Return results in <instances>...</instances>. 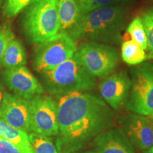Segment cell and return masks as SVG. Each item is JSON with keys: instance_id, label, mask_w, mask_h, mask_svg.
<instances>
[{"instance_id": "cell-14", "label": "cell", "mask_w": 153, "mask_h": 153, "mask_svg": "<svg viewBox=\"0 0 153 153\" xmlns=\"http://www.w3.org/2000/svg\"><path fill=\"white\" fill-rule=\"evenodd\" d=\"M60 31L68 33L81 18L82 12L75 0H56Z\"/></svg>"}, {"instance_id": "cell-9", "label": "cell", "mask_w": 153, "mask_h": 153, "mask_svg": "<svg viewBox=\"0 0 153 153\" xmlns=\"http://www.w3.org/2000/svg\"><path fill=\"white\" fill-rule=\"evenodd\" d=\"M1 79L15 95L27 100L45 91L43 86L25 66L5 69L1 72Z\"/></svg>"}, {"instance_id": "cell-7", "label": "cell", "mask_w": 153, "mask_h": 153, "mask_svg": "<svg viewBox=\"0 0 153 153\" xmlns=\"http://www.w3.org/2000/svg\"><path fill=\"white\" fill-rule=\"evenodd\" d=\"M82 64L94 77L104 78L114 72L120 62L115 48L96 42H84L76 51Z\"/></svg>"}, {"instance_id": "cell-13", "label": "cell", "mask_w": 153, "mask_h": 153, "mask_svg": "<svg viewBox=\"0 0 153 153\" xmlns=\"http://www.w3.org/2000/svg\"><path fill=\"white\" fill-rule=\"evenodd\" d=\"M97 153H135V149L121 128L105 131L93 140Z\"/></svg>"}, {"instance_id": "cell-12", "label": "cell", "mask_w": 153, "mask_h": 153, "mask_svg": "<svg viewBox=\"0 0 153 153\" xmlns=\"http://www.w3.org/2000/svg\"><path fill=\"white\" fill-rule=\"evenodd\" d=\"M131 81L125 71L108 75L100 82L99 89L104 101L114 110L126 104L131 89Z\"/></svg>"}, {"instance_id": "cell-26", "label": "cell", "mask_w": 153, "mask_h": 153, "mask_svg": "<svg viewBox=\"0 0 153 153\" xmlns=\"http://www.w3.org/2000/svg\"><path fill=\"white\" fill-rule=\"evenodd\" d=\"M74 153H97L94 150H85V151H78V152H74Z\"/></svg>"}, {"instance_id": "cell-21", "label": "cell", "mask_w": 153, "mask_h": 153, "mask_svg": "<svg viewBox=\"0 0 153 153\" xmlns=\"http://www.w3.org/2000/svg\"><path fill=\"white\" fill-rule=\"evenodd\" d=\"M127 31L131 36L132 39L136 42L144 51H146L147 37L140 16L136 17L132 21L128 26Z\"/></svg>"}, {"instance_id": "cell-10", "label": "cell", "mask_w": 153, "mask_h": 153, "mask_svg": "<svg viewBox=\"0 0 153 153\" xmlns=\"http://www.w3.org/2000/svg\"><path fill=\"white\" fill-rule=\"evenodd\" d=\"M118 120L134 148L146 150L153 146V121L148 116L131 112Z\"/></svg>"}, {"instance_id": "cell-25", "label": "cell", "mask_w": 153, "mask_h": 153, "mask_svg": "<svg viewBox=\"0 0 153 153\" xmlns=\"http://www.w3.org/2000/svg\"><path fill=\"white\" fill-rule=\"evenodd\" d=\"M5 91H4V87H3V85L0 83V106H1V102H2L4 95Z\"/></svg>"}, {"instance_id": "cell-6", "label": "cell", "mask_w": 153, "mask_h": 153, "mask_svg": "<svg viewBox=\"0 0 153 153\" xmlns=\"http://www.w3.org/2000/svg\"><path fill=\"white\" fill-rule=\"evenodd\" d=\"M131 86L126 109L143 116H153V64L142 62L131 70Z\"/></svg>"}, {"instance_id": "cell-23", "label": "cell", "mask_w": 153, "mask_h": 153, "mask_svg": "<svg viewBox=\"0 0 153 153\" xmlns=\"http://www.w3.org/2000/svg\"><path fill=\"white\" fill-rule=\"evenodd\" d=\"M15 38L11 25L9 22L0 24V68L1 67V60L7 45L11 39Z\"/></svg>"}, {"instance_id": "cell-29", "label": "cell", "mask_w": 153, "mask_h": 153, "mask_svg": "<svg viewBox=\"0 0 153 153\" xmlns=\"http://www.w3.org/2000/svg\"><path fill=\"white\" fill-rule=\"evenodd\" d=\"M152 119H153V116H152ZM152 121H153V120H152Z\"/></svg>"}, {"instance_id": "cell-1", "label": "cell", "mask_w": 153, "mask_h": 153, "mask_svg": "<svg viewBox=\"0 0 153 153\" xmlns=\"http://www.w3.org/2000/svg\"><path fill=\"white\" fill-rule=\"evenodd\" d=\"M58 153L82 150L97 135L111 128L116 115L104 99L89 91H76L57 97Z\"/></svg>"}, {"instance_id": "cell-20", "label": "cell", "mask_w": 153, "mask_h": 153, "mask_svg": "<svg viewBox=\"0 0 153 153\" xmlns=\"http://www.w3.org/2000/svg\"><path fill=\"white\" fill-rule=\"evenodd\" d=\"M131 0H75L82 14L107 6L124 5Z\"/></svg>"}, {"instance_id": "cell-4", "label": "cell", "mask_w": 153, "mask_h": 153, "mask_svg": "<svg viewBox=\"0 0 153 153\" xmlns=\"http://www.w3.org/2000/svg\"><path fill=\"white\" fill-rule=\"evenodd\" d=\"M25 36L31 43L38 44L60 30L56 0H33L23 18Z\"/></svg>"}, {"instance_id": "cell-28", "label": "cell", "mask_w": 153, "mask_h": 153, "mask_svg": "<svg viewBox=\"0 0 153 153\" xmlns=\"http://www.w3.org/2000/svg\"><path fill=\"white\" fill-rule=\"evenodd\" d=\"M3 2H4V0H0V10H1V8H2Z\"/></svg>"}, {"instance_id": "cell-11", "label": "cell", "mask_w": 153, "mask_h": 153, "mask_svg": "<svg viewBox=\"0 0 153 153\" xmlns=\"http://www.w3.org/2000/svg\"><path fill=\"white\" fill-rule=\"evenodd\" d=\"M0 117L13 127L30 133V100L5 92L0 106Z\"/></svg>"}, {"instance_id": "cell-24", "label": "cell", "mask_w": 153, "mask_h": 153, "mask_svg": "<svg viewBox=\"0 0 153 153\" xmlns=\"http://www.w3.org/2000/svg\"><path fill=\"white\" fill-rule=\"evenodd\" d=\"M0 153H22L12 143L0 136Z\"/></svg>"}, {"instance_id": "cell-22", "label": "cell", "mask_w": 153, "mask_h": 153, "mask_svg": "<svg viewBox=\"0 0 153 153\" xmlns=\"http://www.w3.org/2000/svg\"><path fill=\"white\" fill-rule=\"evenodd\" d=\"M33 0H4L2 5L3 15L11 19L26 9Z\"/></svg>"}, {"instance_id": "cell-18", "label": "cell", "mask_w": 153, "mask_h": 153, "mask_svg": "<svg viewBox=\"0 0 153 153\" xmlns=\"http://www.w3.org/2000/svg\"><path fill=\"white\" fill-rule=\"evenodd\" d=\"M28 137L34 153H58L51 137L33 132L28 133Z\"/></svg>"}, {"instance_id": "cell-2", "label": "cell", "mask_w": 153, "mask_h": 153, "mask_svg": "<svg viewBox=\"0 0 153 153\" xmlns=\"http://www.w3.org/2000/svg\"><path fill=\"white\" fill-rule=\"evenodd\" d=\"M128 11L124 5H114L82 14L79 22L68 33L75 42L119 45L127 24Z\"/></svg>"}, {"instance_id": "cell-15", "label": "cell", "mask_w": 153, "mask_h": 153, "mask_svg": "<svg viewBox=\"0 0 153 153\" xmlns=\"http://www.w3.org/2000/svg\"><path fill=\"white\" fill-rule=\"evenodd\" d=\"M0 136L12 143L22 153H34L28 133L13 127L0 117Z\"/></svg>"}, {"instance_id": "cell-17", "label": "cell", "mask_w": 153, "mask_h": 153, "mask_svg": "<svg viewBox=\"0 0 153 153\" xmlns=\"http://www.w3.org/2000/svg\"><path fill=\"white\" fill-rule=\"evenodd\" d=\"M121 57L130 65H137L147 59V54L133 39L123 42L121 45Z\"/></svg>"}, {"instance_id": "cell-5", "label": "cell", "mask_w": 153, "mask_h": 153, "mask_svg": "<svg viewBox=\"0 0 153 153\" xmlns=\"http://www.w3.org/2000/svg\"><path fill=\"white\" fill-rule=\"evenodd\" d=\"M76 50V42L68 33L58 32L36 44L33 55V68L39 73L50 71L71 58Z\"/></svg>"}, {"instance_id": "cell-16", "label": "cell", "mask_w": 153, "mask_h": 153, "mask_svg": "<svg viewBox=\"0 0 153 153\" xmlns=\"http://www.w3.org/2000/svg\"><path fill=\"white\" fill-rule=\"evenodd\" d=\"M27 57L22 41L17 38L11 39L4 53L1 66L5 69H11L25 66Z\"/></svg>"}, {"instance_id": "cell-27", "label": "cell", "mask_w": 153, "mask_h": 153, "mask_svg": "<svg viewBox=\"0 0 153 153\" xmlns=\"http://www.w3.org/2000/svg\"><path fill=\"white\" fill-rule=\"evenodd\" d=\"M147 153H153V146L152 147V148H150L149 150H148V152H147Z\"/></svg>"}, {"instance_id": "cell-19", "label": "cell", "mask_w": 153, "mask_h": 153, "mask_svg": "<svg viewBox=\"0 0 153 153\" xmlns=\"http://www.w3.org/2000/svg\"><path fill=\"white\" fill-rule=\"evenodd\" d=\"M140 18L147 37V59L153 60V7L143 11Z\"/></svg>"}, {"instance_id": "cell-3", "label": "cell", "mask_w": 153, "mask_h": 153, "mask_svg": "<svg viewBox=\"0 0 153 153\" xmlns=\"http://www.w3.org/2000/svg\"><path fill=\"white\" fill-rule=\"evenodd\" d=\"M41 74L45 90L57 98L76 91H89L96 86V77L86 70L76 53L56 68Z\"/></svg>"}, {"instance_id": "cell-8", "label": "cell", "mask_w": 153, "mask_h": 153, "mask_svg": "<svg viewBox=\"0 0 153 153\" xmlns=\"http://www.w3.org/2000/svg\"><path fill=\"white\" fill-rule=\"evenodd\" d=\"M57 111V101L51 96L43 94L30 99V133L49 137L57 136L58 135Z\"/></svg>"}]
</instances>
